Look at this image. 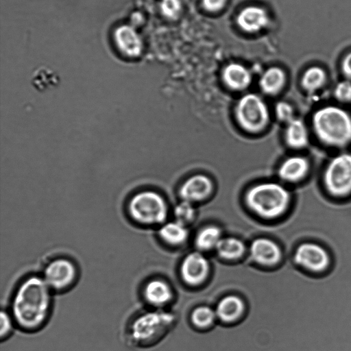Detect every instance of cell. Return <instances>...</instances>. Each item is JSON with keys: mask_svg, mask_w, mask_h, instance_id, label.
Returning <instances> with one entry per match:
<instances>
[{"mask_svg": "<svg viewBox=\"0 0 351 351\" xmlns=\"http://www.w3.org/2000/svg\"><path fill=\"white\" fill-rule=\"evenodd\" d=\"M53 293L42 275L24 278L12 295L9 311L16 328L27 332L43 328L51 315Z\"/></svg>", "mask_w": 351, "mask_h": 351, "instance_id": "obj_1", "label": "cell"}, {"mask_svg": "<svg viewBox=\"0 0 351 351\" xmlns=\"http://www.w3.org/2000/svg\"><path fill=\"white\" fill-rule=\"evenodd\" d=\"M312 125L318 139L326 145L342 147L351 143V116L339 106L319 108L313 115Z\"/></svg>", "mask_w": 351, "mask_h": 351, "instance_id": "obj_2", "label": "cell"}, {"mask_svg": "<svg viewBox=\"0 0 351 351\" xmlns=\"http://www.w3.org/2000/svg\"><path fill=\"white\" fill-rule=\"evenodd\" d=\"M246 202L255 213L265 218H275L287 210L290 195L282 185L275 182L257 184L246 195Z\"/></svg>", "mask_w": 351, "mask_h": 351, "instance_id": "obj_3", "label": "cell"}, {"mask_svg": "<svg viewBox=\"0 0 351 351\" xmlns=\"http://www.w3.org/2000/svg\"><path fill=\"white\" fill-rule=\"evenodd\" d=\"M170 316L159 311H147L136 315L128 324L125 332L126 342L137 348L154 344L165 333Z\"/></svg>", "mask_w": 351, "mask_h": 351, "instance_id": "obj_4", "label": "cell"}, {"mask_svg": "<svg viewBox=\"0 0 351 351\" xmlns=\"http://www.w3.org/2000/svg\"><path fill=\"white\" fill-rule=\"evenodd\" d=\"M128 219L141 226H151L162 223L167 217V206L158 193L143 190L131 195L125 204Z\"/></svg>", "mask_w": 351, "mask_h": 351, "instance_id": "obj_5", "label": "cell"}, {"mask_svg": "<svg viewBox=\"0 0 351 351\" xmlns=\"http://www.w3.org/2000/svg\"><path fill=\"white\" fill-rule=\"evenodd\" d=\"M293 262L303 272L311 276H322L332 266V256L322 243L313 241H303L295 249Z\"/></svg>", "mask_w": 351, "mask_h": 351, "instance_id": "obj_6", "label": "cell"}, {"mask_svg": "<svg viewBox=\"0 0 351 351\" xmlns=\"http://www.w3.org/2000/svg\"><path fill=\"white\" fill-rule=\"evenodd\" d=\"M324 183L333 196L343 197L351 193V154H339L329 161L324 171Z\"/></svg>", "mask_w": 351, "mask_h": 351, "instance_id": "obj_7", "label": "cell"}, {"mask_svg": "<svg viewBox=\"0 0 351 351\" xmlns=\"http://www.w3.org/2000/svg\"><path fill=\"white\" fill-rule=\"evenodd\" d=\"M236 117L245 130L257 132L263 130L269 121V111L264 101L256 94H246L238 101Z\"/></svg>", "mask_w": 351, "mask_h": 351, "instance_id": "obj_8", "label": "cell"}, {"mask_svg": "<svg viewBox=\"0 0 351 351\" xmlns=\"http://www.w3.org/2000/svg\"><path fill=\"white\" fill-rule=\"evenodd\" d=\"M42 276L54 293H60L69 291L76 284L79 270L71 259L58 257L45 267Z\"/></svg>", "mask_w": 351, "mask_h": 351, "instance_id": "obj_9", "label": "cell"}, {"mask_svg": "<svg viewBox=\"0 0 351 351\" xmlns=\"http://www.w3.org/2000/svg\"><path fill=\"white\" fill-rule=\"evenodd\" d=\"M112 42L117 52L127 60L137 58L143 49L138 34L128 25L116 27L112 33Z\"/></svg>", "mask_w": 351, "mask_h": 351, "instance_id": "obj_10", "label": "cell"}, {"mask_svg": "<svg viewBox=\"0 0 351 351\" xmlns=\"http://www.w3.org/2000/svg\"><path fill=\"white\" fill-rule=\"evenodd\" d=\"M209 263L202 253L193 252L183 260L180 273L182 279L188 284L196 285L202 282L208 276Z\"/></svg>", "mask_w": 351, "mask_h": 351, "instance_id": "obj_11", "label": "cell"}, {"mask_svg": "<svg viewBox=\"0 0 351 351\" xmlns=\"http://www.w3.org/2000/svg\"><path fill=\"white\" fill-rule=\"evenodd\" d=\"M250 256L257 263L263 265H274L282 258V250L279 245L271 239L259 238L251 244Z\"/></svg>", "mask_w": 351, "mask_h": 351, "instance_id": "obj_12", "label": "cell"}, {"mask_svg": "<svg viewBox=\"0 0 351 351\" xmlns=\"http://www.w3.org/2000/svg\"><path fill=\"white\" fill-rule=\"evenodd\" d=\"M213 190V183L206 176L196 175L184 182L180 190V195L184 201L189 202L206 198Z\"/></svg>", "mask_w": 351, "mask_h": 351, "instance_id": "obj_13", "label": "cell"}, {"mask_svg": "<svg viewBox=\"0 0 351 351\" xmlns=\"http://www.w3.org/2000/svg\"><path fill=\"white\" fill-rule=\"evenodd\" d=\"M144 300L149 305L160 307L167 304L171 298V290L169 285L159 279L147 282L142 289Z\"/></svg>", "mask_w": 351, "mask_h": 351, "instance_id": "obj_14", "label": "cell"}, {"mask_svg": "<svg viewBox=\"0 0 351 351\" xmlns=\"http://www.w3.org/2000/svg\"><path fill=\"white\" fill-rule=\"evenodd\" d=\"M237 21L243 30L256 32L267 25L269 18L264 9L257 6H249L239 12Z\"/></svg>", "mask_w": 351, "mask_h": 351, "instance_id": "obj_15", "label": "cell"}, {"mask_svg": "<svg viewBox=\"0 0 351 351\" xmlns=\"http://www.w3.org/2000/svg\"><path fill=\"white\" fill-rule=\"evenodd\" d=\"M308 160L300 156H293L287 158L280 165L278 173L284 180L296 182L302 179L308 173Z\"/></svg>", "mask_w": 351, "mask_h": 351, "instance_id": "obj_16", "label": "cell"}, {"mask_svg": "<svg viewBox=\"0 0 351 351\" xmlns=\"http://www.w3.org/2000/svg\"><path fill=\"white\" fill-rule=\"evenodd\" d=\"M225 84L234 90H242L250 84L252 76L250 72L243 65L237 63L228 64L223 71Z\"/></svg>", "mask_w": 351, "mask_h": 351, "instance_id": "obj_17", "label": "cell"}, {"mask_svg": "<svg viewBox=\"0 0 351 351\" xmlns=\"http://www.w3.org/2000/svg\"><path fill=\"white\" fill-rule=\"evenodd\" d=\"M243 301L236 295H228L222 298L217 305L215 313L223 322H232L239 317L243 313Z\"/></svg>", "mask_w": 351, "mask_h": 351, "instance_id": "obj_18", "label": "cell"}, {"mask_svg": "<svg viewBox=\"0 0 351 351\" xmlns=\"http://www.w3.org/2000/svg\"><path fill=\"white\" fill-rule=\"evenodd\" d=\"M285 141L289 146L295 149L302 148L308 144V130L302 120L294 118L287 123Z\"/></svg>", "mask_w": 351, "mask_h": 351, "instance_id": "obj_19", "label": "cell"}, {"mask_svg": "<svg viewBox=\"0 0 351 351\" xmlns=\"http://www.w3.org/2000/svg\"><path fill=\"white\" fill-rule=\"evenodd\" d=\"M285 82L283 71L278 67H271L265 71L260 79L262 90L269 95L279 92Z\"/></svg>", "mask_w": 351, "mask_h": 351, "instance_id": "obj_20", "label": "cell"}, {"mask_svg": "<svg viewBox=\"0 0 351 351\" xmlns=\"http://www.w3.org/2000/svg\"><path fill=\"white\" fill-rule=\"evenodd\" d=\"M160 237L166 243L179 245L186 241L188 230L185 225L175 221L164 224L159 230Z\"/></svg>", "mask_w": 351, "mask_h": 351, "instance_id": "obj_21", "label": "cell"}, {"mask_svg": "<svg viewBox=\"0 0 351 351\" xmlns=\"http://www.w3.org/2000/svg\"><path fill=\"white\" fill-rule=\"evenodd\" d=\"M216 250L218 254L228 260H232L239 258L245 251L243 243L234 237L221 238Z\"/></svg>", "mask_w": 351, "mask_h": 351, "instance_id": "obj_22", "label": "cell"}, {"mask_svg": "<svg viewBox=\"0 0 351 351\" xmlns=\"http://www.w3.org/2000/svg\"><path fill=\"white\" fill-rule=\"evenodd\" d=\"M221 238V230L217 227L208 226L197 234L195 245L200 250H210L216 248Z\"/></svg>", "mask_w": 351, "mask_h": 351, "instance_id": "obj_23", "label": "cell"}, {"mask_svg": "<svg viewBox=\"0 0 351 351\" xmlns=\"http://www.w3.org/2000/svg\"><path fill=\"white\" fill-rule=\"evenodd\" d=\"M326 80V74L322 69L312 66L307 69L302 78L303 88L308 92H314L320 88Z\"/></svg>", "mask_w": 351, "mask_h": 351, "instance_id": "obj_24", "label": "cell"}, {"mask_svg": "<svg viewBox=\"0 0 351 351\" xmlns=\"http://www.w3.org/2000/svg\"><path fill=\"white\" fill-rule=\"evenodd\" d=\"M215 317V311L206 306L196 308L192 313V322L198 327H207L211 325Z\"/></svg>", "mask_w": 351, "mask_h": 351, "instance_id": "obj_25", "label": "cell"}, {"mask_svg": "<svg viewBox=\"0 0 351 351\" xmlns=\"http://www.w3.org/2000/svg\"><path fill=\"white\" fill-rule=\"evenodd\" d=\"M1 340H6L12 334L14 329L16 327L15 322L10 311L2 309L1 311Z\"/></svg>", "mask_w": 351, "mask_h": 351, "instance_id": "obj_26", "label": "cell"}, {"mask_svg": "<svg viewBox=\"0 0 351 351\" xmlns=\"http://www.w3.org/2000/svg\"><path fill=\"white\" fill-rule=\"evenodd\" d=\"M174 215L177 221L185 225L186 223L192 220L194 216V208L191 202L184 200L176 206Z\"/></svg>", "mask_w": 351, "mask_h": 351, "instance_id": "obj_27", "label": "cell"}, {"mask_svg": "<svg viewBox=\"0 0 351 351\" xmlns=\"http://www.w3.org/2000/svg\"><path fill=\"white\" fill-rule=\"evenodd\" d=\"M180 0H161L160 10L163 15L169 19H175L181 11Z\"/></svg>", "mask_w": 351, "mask_h": 351, "instance_id": "obj_28", "label": "cell"}, {"mask_svg": "<svg viewBox=\"0 0 351 351\" xmlns=\"http://www.w3.org/2000/svg\"><path fill=\"white\" fill-rule=\"evenodd\" d=\"M334 95L337 99L342 102L351 101V82L350 80L339 82L334 89Z\"/></svg>", "mask_w": 351, "mask_h": 351, "instance_id": "obj_29", "label": "cell"}, {"mask_svg": "<svg viewBox=\"0 0 351 351\" xmlns=\"http://www.w3.org/2000/svg\"><path fill=\"white\" fill-rule=\"evenodd\" d=\"M276 114L280 121L287 123L294 119L292 106L285 101L277 103L276 105Z\"/></svg>", "mask_w": 351, "mask_h": 351, "instance_id": "obj_30", "label": "cell"}, {"mask_svg": "<svg viewBox=\"0 0 351 351\" xmlns=\"http://www.w3.org/2000/svg\"><path fill=\"white\" fill-rule=\"evenodd\" d=\"M226 0H203L204 7L209 11H217L225 4Z\"/></svg>", "mask_w": 351, "mask_h": 351, "instance_id": "obj_31", "label": "cell"}, {"mask_svg": "<svg viewBox=\"0 0 351 351\" xmlns=\"http://www.w3.org/2000/svg\"><path fill=\"white\" fill-rule=\"evenodd\" d=\"M341 69L343 75L348 80H351V53L347 55L343 60Z\"/></svg>", "mask_w": 351, "mask_h": 351, "instance_id": "obj_32", "label": "cell"}]
</instances>
